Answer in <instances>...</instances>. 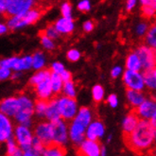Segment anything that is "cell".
<instances>
[{
  "label": "cell",
  "instance_id": "23",
  "mask_svg": "<svg viewBox=\"0 0 156 156\" xmlns=\"http://www.w3.org/2000/svg\"><path fill=\"white\" fill-rule=\"evenodd\" d=\"M126 68L127 70L136 72H139V70L142 69L141 61L135 52H131L128 54L126 58Z\"/></svg>",
  "mask_w": 156,
  "mask_h": 156
},
{
  "label": "cell",
  "instance_id": "26",
  "mask_svg": "<svg viewBox=\"0 0 156 156\" xmlns=\"http://www.w3.org/2000/svg\"><path fill=\"white\" fill-rule=\"evenodd\" d=\"M76 120H78L79 122H80L82 125H84L86 128L89 127V125L92 123V113L91 110L87 107H81L79 112L78 115H76V117L74 118Z\"/></svg>",
  "mask_w": 156,
  "mask_h": 156
},
{
  "label": "cell",
  "instance_id": "4",
  "mask_svg": "<svg viewBox=\"0 0 156 156\" xmlns=\"http://www.w3.org/2000/svg\"><path fill=\"white\" fill-rule=\"evenodd\" d=\"M61 117L65 120H70L75 118L78 115V105L75 98L68 97H61L57 98Z\"/></svg>",
  "mask_w": 156,
  "mask_h": 156
},
{
  "label": "cell",
  "instance_id": "38",
  "mask_svg": "<svg viewBox=\"0 0 156 156\" xmlns=\"http://www.w3.org/2000/svg\"><path fill=\"white\" fill-rule=\"evenodd\" d=\"M66 57L70 62H77L80 58V53L77 49H70L66 53Z\"/></svg>",
  "mask_w": 156,
  "mask_h": 156
},
{
  "label": "cell",
  "instance_id": "37",
  "mask_svg": "<svg viewBox=\"0 0 156 156\" xmlns=\"http://www.w3.org/2000/svg\"><path fill=\"white\" fill-rule=\"evenodd\" d=\"M62 11V14L63 18H67V19H72V15H71V11H72V7L70 5V3L66 2L62 5L61 8Z\"/></svg>",
  "mask_w": 156,
  "mask_h": 156
},
{
  "label": "cell",
  "instance_id": "41",
  "mask_svg": "<svg viewBox=\"0 0 156 156\" xmlns=\"http://www.w3.org/2000/svg\"><path fill=\"white\" fill-rule=\"evenodd\" d=\"M78 9L81 12H88L91 9V5L90 2L87 1V0H83V1H80L78 4Z\"/></svg>",
  "mask_w": 156,
  "mask_h": 156
},
{
  "label": "cell",
  "instance_id": "14",
  "mask_svg": "<svg viewBox=\"0 0 156 156\" xmlns=\"http://www.w3.org/2000/svg\"><path fill=\"white\" fill-rule=\"evenodd\" d=\"M1 113L7 116H15L18 111L20 110L19 98L15 97H11L4 98L0 105Z\"/></svg>",
  "mask_w": 156,
  "mask_h": 156
},
{
  "label": "cell",
  "instance_id": "17",
  "mask_svg": "<svg viewBox=\"0 0 156 156\" xmlns=\"http://www.w3.org/2000/svg\"><path fill=\"white\" fill-rule=\"evenodd\" d=\"M12 134V126L7 115L1 114L0 115V140L2 142L9 141Z\"/></svg>",
  "mask_w": 156,
  "mask_h": 156
},
{
  "label": "cell",
  "instance_id": "54",
  "mask_svg": "<svg viewBox=\"0 0 156 156\" xmlns=\"http://www.w3.org/2000/svg\"><path fill=\"white\" fill-rule=\"evenodd\" d=\"M153 73H154V75H155V77H156V67L153 69Z\"/></svg>",
  "mask_w": 156,
  "mask_h": 156
},
{
  "label": "cell",
  "instance_id": "22",
  "mask_svg": "<svg viewBox=\"0 0 156 156\" xmlns=\"http://www.w3.org/2000/svg\"><path fill=\"white\" fill-rule=\"evenodd\" d=\"M56 30L59 31V33L62 34H70L73 30H74V23L72 19H67V18L62 17L61 19L56 21L54 24Z\"/></svg>",
  "mask_w": 156,
  "mask_h": 156
},
{
  "label": "cell",
  "instance_id": "52",
  "mask_svg": "<svg viewBox=\"0 0 156 156\" xmlns=\"http://www.w3.org/2000/svg\"><path fill=\"white\" fill-rule=\"evenodd\" d=\"M151 125H152V127L154 128V129L156 130V113L153 115V116L151 117Z\"/></svg>",
  "mask_w": 156,
  "mask_h": 156
},
{
  "label": "cell",
  "instance_id": "6",
  "mask_svg": "<svg viewBox=\"0 0 156 156\" xmlns=\"http://www.w3.org/2000/svg\"><path fill=\"white\" fill-rule=\"evenodd\" d=\"M122 80L128 90L141 91L145 87L144 77L139 72L126 70L123 74Z\"/></svg>",
  "mask_w": 156,
  "mask_h": 156
},
{
  "label": "cell",
  "instance_id": "25",
  "mask_svg": "<svg viewBox=\"0 0 156 156\" xmlns=\"http://www.w3.org/2000/svg\"><path fill=\"white\" fill-rule=\"evenodd\" d=\"M52 75V72L49 69H42L40 71H38L35 75H33L30 80V85L36 87L37 85H39L42 82H44V80H47L48 79H50Z\"/></svg>",
  "mask_w": 156,
  "mask_h": 156
},
{
  "label": "cell",
  "instance_id": "1",
  "mask_svg": "<svg viewBox=\"0 0 156 156\" xmlns=\"http://www.w3.org/2000/svg\"><path fill=\"white\" fill-rule=\"evenodd\" d=\"M155 132L150 120H140L133 133L123 135L124 143L136 154L149 152L155 142Z\"/></svg>",
  "mask_w": 156,
  "mask_h": 156
},
{
  "label": "cell",
  "instance_id": "5",
  "mask_svg": "<svg viewBox=\"0 0 156 156\" xmlns=\"http://www.w3.org/2000/svg\"><path fill=\"white\" fill-rule=\"evenodd\" d=\"M135 53L139 57L145 71L153 70L156 67V50L148 45H141L137 48Z\"/></svg>",
  "mask_w": 156,
  "mask_h": 156
},
{
  "label": "cell",
  "instance_id": "53",
  "mask_svg": "<svg viewBox=\"0 0 156 156\" xmlns=\"http://www.w3.org/2000/svg\"><path fill=\"white\" fill-rule=\"evenodd\" d=\"M148 154H149V156H156V146L153 147V148H151L149 151Z\"/></svg>",
  "mask_w": 156,
  "mask_h": 156
},
{
  "label": "cell",
  "instance_id": "43",
  "mask_svg": "<svg viewBox=\"0 0 156 156\" xmlns=\"http://www.w3.org/2000/svg\"><path fill=\"white\" fill-rule=\"evenodd\" d=\"M107 101H108L109 105L113 108H115L118 104V100H117V98L115 95H110L108 99H107Z\"/></svg>",
  "mask_w": 156,
  "mask_h": 156
},
{
  "label": "cell",
  "instance_id": "51",
  "mask_svg": "<svg viewBox=\"0 0 156 156\" xmlns=\"http://www.w3.org/2000/svg\"><path fill=\"white\" fill-rule=\"evenodd\" d=\"M7 30H8V26H6L4 24H2L1 26H0V33H1V34L6 33Z\"/></svg>",
  "mask_w": 156,
  "mask_h": 156
},
{
  "label": "cell",
  "instance_id": "32",
  "mask_svg": "<svg viewBox=\"0 0 156 156\" xmlns=\"http://www.w3.org/2000/svg\"><path fill=\"white\" fill-rule=\"evenodd\" d=\"M48 101L49 100H43V99H38L35 102V113L40 116L45 115L48 106Z\"/></svg>",
  "mask_w": 156,
  "mask_h": 156
},
{
  "label": "cell",
  "instance_id": "55",
  "mask_svg": "<svg viewBox=\"0 0 156 156\" xmlns=\"http://www.w3.org/2000/svg\"><path fill=\"white\" fill-rule=\"evenodd\" d=\"M154 100L156 101V94H155V96H154Z\"/></svg>",
  "mask_w": 156,
  "mask_h": 156
},
{
  "label": "cell",
  "instance_id": "36",
  "mask_svg": "<svg viewBox=\"0 0 156 156\" xmlns=\"http://www.w3.org/2000/svg\"><path fill=\"white\" fill-rule=\"evenodd\" d=\"M40 38H41V43L44 48H45L47 49H53L55 48L53 41L50 38H48V36H45L43 32H40Z\"/></svg>",
  "mask_w": 156,
  "mask_h": 156
},
{
  "label": "cell",
  "instance_id": "24",
  "mask_svg": "<svg viewBox=\"0 0 156 156\" xmlns=\"http://www.w3.org/2000/svg\"><path fill=\"white\" fill-rule=\"evenodd\" d=\"M66 151L62 145L51 143L44 147L43 156H66Z\"/></svg>",
  "mask_w": 156,
  "mask_h": 156
},
{
  "label": "cell",
  "instance_id": "13",
  "mask_svg": "<svg viewBox=\"0 0 156 156\" xmlns=\"http://www.w3.org/2000/svg\"><path fill=\"white\" fill-rule=\"evenodd\" d=\"M86 134V127L82 125L76 119H73V121L69 127V136L70 139L75 144H81L84 140V136Z\"/></svg>",
  "mask_w": 156,
  "mask_h": 156
},
{
  "label": "cell",
  "instance_id": "49",
  "mask_svg": "<svg viewBox=\"0 0 156 156\" xmlns=\"http://www.w3.org/2000/svg\"><path fill=\"white\" fill-rule=\"evenodd\" d=\"M7 4H8V0H1L0 1V11H1V12L5 13L7 10Z\"/></svg>",
  "mask_w": 156,
  "mask_h": 156
},
{
  "label": "cell",
  "instance_id": "48",
  "mask_svg": "<svg viewBox=\"0 0 156 156\" xmlns=\"http://www.w3.org/2000/svg\"><path fill=\"white\" fill-rule=\"evenodd\" d=\"M135 3H136V1L135 0H129V1H127V3H126V9H127V11H132L133 9V7L135 6Z\"/></svg>",
  "mask_w": 156,
  "mask_h": 156
},
{
  "label": "cell",
  "instance_id": "30",
  "mask_svg": "<svg viewBox=\"0 0 156 156\" xmlns=\"http://www.w3.org/2000/svg\"><path fill=\"white\" fill-rule=\"evenodd\" d=\"M145 41L150 48L156 50V24L150 27L148 33L146 34Z\"/></svg>",
  "mask_w": 156,
  "mask_h": 156
},
{
  "label": "cell",
  "instance_id": "42",
  "mask_svg": "<svg viewBox=\"0 0 156 156\" xmlns=\"http://www.w3.org/2000/svg\"><path fill=\"white\" fill-rule=\"evenodd\" d=\"M11 76V69L6 68V67H1L0 68V79L1 80H6Z\"/></svg>",
  "mask_w": 156,
  "mask_h": 156
},
{
  "label": "cell",
  "instance_id": "15",
  "mask_svg": "<svg viewBox=\"0 0 156 156\" xmlns=\"http://www.w3.org/2000/svg\"><path fill=\"white\" fill-rule=\"evenodd\" d=\"M105 133V128L101 121L95 120L92 122L86 130V137L88 140L98 141L100 137H102Z\"/></svg>",
  "mask_w": 156,
  "mask_h": 156
},
{
  "label": "cell",
  "instance_id": "9",
  "mask_svg": "<svg viewBox=\"0 0 156 156\" xmlns=\"http://www.w3.org/2000/svg\"><path fill=\"white\" fill-rule=\"evenodd\" d=\"M51 127H52L53 143H56L62 146L65 143H66L68 133H69L66 123H65L63 120L60 119L58 121L51 122Z\"/></svg>",
  "mask_w": 156,
  "mask_h": 156
},
{
  "label": "cell",
  "instance_id": "11",
  "mask_svg": "<svg viewBox=\"0 0 156 156\" xmlns=\"http://www.w3.org/2000/svg\"><path fill=\"white\" fill-rule=\"evenodd\" d=\"M133 112L138 115L141 120H151L153 115L156 113V101L154 98L146 99L138 107L133 110Z\"/></svg>",
  "mask_w": 156,
  "mask_h": 156
},
{
  "label": "cell",
  "instance_id": "21",
  "mask_svg": "<svg viewBox=\"0 0 156 156\" xmlns=\"http://www.w3.org/2000/svg\"><path fill=\"white\" fill-rule=\"evenodd\" d=\"M126 95H127V99L131 106L134 109L138 108L145 100V96L141 91H134V90H128L126 91Z\"/></svg>",
  "mask_w": 156,
  "mask_h": 156
},
{
  "label": "cell",
  "instance_id": "18",
  "mask_svg": "<svg viewBox=\"0 0 156 156\" xmlns=\"http://www.w3.org/2000/svg\"><path fill=\"white\" fill-rule=\"evenodd\" d=\"M35 88L36 94H37L39 99H43V100H50L53 93V89L51 86V81L50 79L44 80L42 83H40L39 85H37ZM52 99V98H51Z\"/></svg>",
  "mask_w": 156,
  "mask_h": 156
},
{
  "label": "cell",
  "instance_id": "47",
  "mask_svg": "<svg viewBox=\"0 0 156 156\" xmlns=\"http://www.w3.org/2000/svg\"><path fill=\"white\" fill-rule=\"evenodd\" d=\"M41 154L39 152H37L35 150H33L32 148L29 151H24V154L23 156H40Z\"/></svg>",
  "mask_w": 156,
  "mask_h": 156
},
{
  "label": "cell",
  "instance_id": "3",
  "mask_svg": "<svg viewBox=\"0 0 156 156\" xmlns=\"http://www.w3.org/2000/svg\"><path fill=\"white\" fill-rule=\"evenodd\" d=\"M33 1L31 0H8L7 10L4 13L6 18L21 15L32 9Z\"/></svg>",
  "mask_w": 156,
  "mask_h": 156
},
{
  "label": "cell",
  "instance_id": "40",
  "mask_svg": "<svg viewBox=\"0 0 156 156\" xmlns=\"http://www.w3.org/2000/svg\"><path fill=\"white\" fill-rule=\"evenodd\" d=\"M149 30L150 29L148 27V25L145 24V23H141L136 27V33H137V35H139V36H143L144 34L148 33Z\"/></svg>",
  "mask_w": 156,
  "mask_h": 156
},
{
  "label": "cell",
  "instance_id": "39",
  "mask_svg": "<svg viewBox=\"0 0 156 156\" xmlns=\"http://www.w3.org/2000/svg\"><path fill=\"white\" fill-rule=\"evenodd\" d=\"M65 66L62 62H55L52 63L51 66V72L52 73H55V74H58V75H61L62 73L65 71Z\"/></svg>",
  "mask_w": 156,
  "mask_h": 156
},
{
  "label": "cell",
  "instance_id": "12",
  "mask_svg": "<svg viewBox=\"0 0 156 156\" xmlns=\"http://www.w3.org/2000/svg\"><path fill=\"white\" fill-rule=\"evenodd\" d=\"M35 136L43 142V144L48 146L53 143V137H52V127L51 123L48 122H41L37 124L35 127Z\"/></svg>",
  "mask_w": 156,
  "mask_h": 156
},
{
  "label": "cell",
  "instance_id": "10",
  "mask_svg": "<svg viewBox=\"0 0 156 156\" xmlns=\"http://www.w3.org/2000/svg\"><path fill=\"white\" fill-rule=\"evenodd\" d=\"M102 148L100 147L98 141H92V140H84L82 142L79 149L78 155L79 156H101Z\"/></svg>",
  "mask_w": 156,
  "mask_h": 156
},
{
  "label": "cell",
  "instance_id": "50",
  "mask_svg": "<svg viewBox=\"0 0 156 156\" xmlns=\"http://www.w3.org/2000/svg\"><path fill=\"white\" fill-rule=\"evenodd\" d=\"M24 152L22 151V149H18L15 152L13 153H10V154H6V156H23Z\"/></svg>",
  "mask_w": 156,
  "mask_h": 156
},
{
  "label": "cell",
  "instance_id": "31",
  "mask_svg": "<svg viewBox=\"0 0 156 156\" xmlns=\"http://www.w3.org/2000/svg\"><path fill=\"white\" fill-rule=\"evenodd\" d=\"M32 66L37 70H42L44 66V56L42 52H36L32 56Z\"/></svg>",
  "mask_w": 156,
  "mask_h": 156
},
{
  "label": "cell",
  "instance_id": "2",
  "mask_svg": "<svg viewBox=\"0 0 156 156\" xmlns=\"http://www.w3.org/2000/svg\"><path fill=\"white\" fill-rule=\"evenodd\" d=\"M18 98L20 101V110L14 117L20 123V125L29 127L30 125V118L35 111V107L33 106L32 101L27 97L20 96Z\"/></svg>",
  "mask_w": 156,
  "mask_h": 156
},
{
  "label": "cell",
  "instance_id": "28",
  "mask_svg": "<svg viewBox=\"0 0 156 156\" xmlns=\"http://www.w3.org/2000/svg\"><path fill=\"white\" fill-rule=\"evenodd\" d=\"M50 81H51V86L53 89V93L54 94L60 93L61 90H62L63 88V84H65V82L62 81L61 76L58 74H55V73H52V75L50 77Z\"/></svg>",
  "mask_w": 156,
  "mask_h": 156
},
{
  "label": "cell",
  "instance_id": "27",
  "mask_svg": "<svg viewBox=\"0 0 156 156\" xmlns=\"http://www.w3.org/2000/svg\"><path fill=\"white\" fill-rule=\"evenodd\" d=\"M142 15L151 18L156 13V0H142Z\"/></svg>",
  "mask_w": 156,
  "mask_h": 156
},
{
  "label": "cell",
  "instance_id": "20",
  "mask_svg": "<svg viewBox=\"0 0 156 156\" xmlns=\"http://www.w3.org/2000/svg\"><path fill=\"white\" fill-rule=\"evenodd\" d=\"M45 117L50 121V123L58 121L61 119V114H60L57 98H52L48 101V106L47 113H45Z\"/></svg>",
  "mask_w": 156,
  "mask_h": 156
},
{
  "label": "cell",
  "instance_id": "35",
  "mask_svg": "<svg viewBox=\"0 0 156 156\" xmlns=\"http://www.w3.org/2000/svg\"><path fill=\"white\" fill-rule=\"evenodd\" d=\"M41 32H43L45 36H48V37L50 38L51 40H53V39H57V38L59 37V36H60L59 31L56 30V27H55L54 25H49V26H48L47 29H45L44 30H43V31H41Z\"/></svg>",
  "mask_w": 156,
  "mask_h": 156
},
{
  "label": "cell",
  "instance_id": "8",
  "mask_svg": "<svg viewBox=\"0 0 156 156\" xmlns=\"http://www.w3.org/2000/svg\"><path fill=\"white\" fill-rule=\"evenodd\" d=\"M32 66V56H26L23 58L12 57L1 61V67L9 69H14L16 71H22L30 69Z\"/></svg>",
  "mask_w": 156,
  "mask_h": 156
},
{
  "label": "cell",
  "instance_id": "7",
  "mask_svg": "<svg viewBox=\"0 0 156 156\" xmlns=\"http://www.w3.org/2000/svg\"><path fill=\"white\" fill-rule=\"evenodd\" d=\"M15 140L16 143L19 145L20 148L26 151L31 149L32 147V141H33V136L31 134V132L30 129L26 126L19 125L15 128Z\"/></svg>",
  "mask_w": 156,
  "mask_h": 156
},
{
  "label": "cell",
  "instance_id": "34",
  "mask_svg": "<svg viewBox=\"0 0 156 156\" xmlns=\"http://www.w3.org/2000/svg\"><path fill=\"white\" fill-rule=\"evenodd\" d=\"M92 95L96 102H100L104 97V89L101 85H95L92 90Z\"/></svg>",
  "mask_w": 156,
  "mask_h": 156
},
{
  "label": "cell",
  "instance_id": "45",
  "mask_svg": "<svg viewBox=\"0 0 156 156\" xmlns=\"http://www.w3.org/2000/svg\"><path fill=\"white\" fill-rule=\"evenodd\" d=\"M94 27H95V24L93 21H86L84 24H83V30L85 32H90L94 30Z\"/></svg>",
  "mask_w": 156,
  "mask_h": 156
},
{
  "label": "cell",
  "instance_id": "44",
  "mask_svg": "<svg viewBox=\"0 0 156 156\" xmlns=\"http://www.w3.org/2000/svg\"><path fill=\"white\" fill-rule=\"evenodd\" d=\"M60 76H61L62 81L65 82V83H66V82H68V81H71L72 80V75H71V73L69 71L65 70Z\"/></svg>",
  "mask_w": 156,
  "mask_h": 156
},
{
  "label": "cell",
  "instance_id": "46",
  "mask_svg": "<svg viewBox=\"0 0 156 156\" xmlns=\"http://www.w3.org/2000/svg\"><path fill=\"white\" fill-rule=\"evenodd\" d=\"M120 73H121V67H119V66H115L112 69L111 71V75L112 77L115 79V78H117L119 75H120Z\"/></svg>",
  "mask_w": 156,
  "mask_h": 156
},
{
  "label": "cell",
  "instance_id": "19",
  "mask_svg": "<svg viewBox=\"0 0 156 156\" xmlns=\"http://www.w3.org/2000/svg\"><path fill=\"white\" fill-rule=\"evenodd\" d=\"M140 120L141 119L133 111L131 112L129 115H127L123 120V135L130 134L131 133H133Z\"/></svg>",
  "mask_w": 156,
  "mask_h": 156
},
{
  "label": "cell",
  "instance_id": "16",
  "mask_svg": "<svg viewBox=\"0 0 156 156\" xmlns=\"http://www.w3.org/2000/svg\"><path fill=\"white\" fill-rule=\"evenodd\" d=\"M44 11L42 8L36 7V8H32L31 10H30L27 12L18 15L20 18V26L21 27L27 25H30L35 23L36 21L39 20V18L41 17V15L43 14Z\"/></svg>",
  "mask_w": 156,
  "mask_h": 156
},
{
  "label": "cell",
  "instance_id": "29",
  "mask_svg": "<svg viewBox=\"0 0 156 156\" xmlns=\"http://www.w3.org/2000/svg\"><path fill=\"white\" fill-rule=\"evenodd\" d=\"M143 77H144L145 85L149 89L156 90V77L153 73V70L145 71L143 74Z\"/></svg>",
  "mask_w": 156,
  "mask_h": 156
},
{
  "label": "cell",
  "instance_id": "33",
  "mask_svg": "<svg viewBox=\"0 0 156 156\" xmlns=\"http://www.w3.org/2000/svg\"><path fill=\"white\" fill-rule=\"evenodd\" d=\"M62 92H63V94L66 95V97L74 98L75 96H76V88H75L74 82H73L72 80L68 81V82H66V83L63 84Z\"/></svg>",
  "mask_w": 156,
  "mask_h": 156
}]
</instances>
